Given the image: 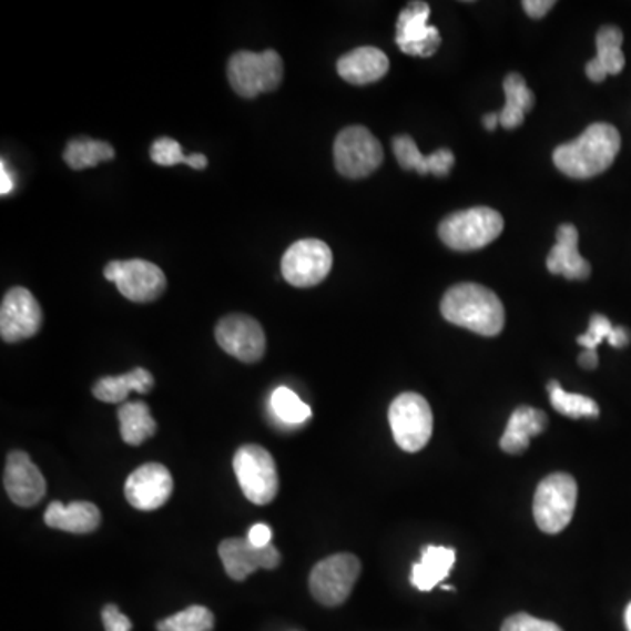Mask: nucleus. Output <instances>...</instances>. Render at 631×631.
Segmentation results:
<instances>
[{
	"mask_svg": "<svg viewBox=\"0 0 631 631\" xmlns=\"http://www.w3.org/2000/svg\"><path fill=\"white\" fill-rule=\"evenodd\" d=\"M153 385H155L153 376L147 373L146 368L139 367L123 374V376L102 377V379L96 380L95 386H93V395L101 401H108V404H120V401L125 404L129 394L132 391L150 394Z\"/></svg>",
	"mask_w": 631,
	"mask_h": 631,
	"instance_id": "393cba45",
	"label": "nucleus"
},
{
	"mask_svg": "<svg viewBox=\"0 0 631 631\" xmlns=\"http://www.w3.org/2000/svg\"><path fill=\"white\" fill-rule=\"evenodd\" d=\"M431 9L427 2H410L397 21V47L410 57L428 59L437 53L442 38L437 27L428 26Z\"/></svg>",
	"mask_w": 631,
	"mask_h": 631,
	"instance_id": "ddd939ff",
	"label": "nucleus"
},
{
	"mask_svg": "<svg viewBox=\"0 0 631 631\" xmlns=\"http://www.w3.org/2000/svg\"><path fill=\"white\" fill-rule=\"evenodd\" d=\"M114 159V147L104 141L93 139H74L63 151V160L74 171L95 167L105 160Z\"/></svg>",
	"mask_w": 631,
	"mask_h": 631,
	"instance_id": "cd10ccee",
	"label": "nucleus"
},
{
	"mask_svg": "<svg viewBox=\"0 0 631 631\" xmlns=\"http://www.w3.org/2000/svg\"><path fill=\"white\" fill-rule=\"evenodd\" d=\"M482 125H485L486 129L491 130V132H493V130L497 129L498 125H500V113L486 114V116L482 118Z\"/></svg>",
	"mask_w": 631,
	"mask_h": 631,
	"instance_id": "a19ab883",
	"label": "nucleus"
},
{
	"mask_svg": "<svg viewBox=\"0 0 631 631\" xmlns=\"http://www.w3.org/2000/svg\"><path fill=\"white\" fill-rule=\"evenodd\" d=\"M548 391L552 409L567 418H598L600 416V407L593 398L567 394L558 380H549Z\"/></svg>",
	"mask_w": 631,
	"mask_h": 631,
	"instance_id": "c85d7f7f",
	"label": "nucleus"
},
{
	"mask_svg": "<svg viewBox=\"0 0 631 631\" xmlns=\"http://www.w3.org/2000/svg\"><path fill=\"white\" fill-rule=\"evenodd\" d=\"M101 510L90 502H74L71 506L53 502L44 515L48 527L69 533H92L101 525Z\"/></svg>",
	"mask_w": 631,
	"mask_h": 631,
	"instance_id": "b1692460",
	"label": "nucleus"
},
{
	"mask_svg": "<svg viewBox=\"0 0 631 631\" xmlns=\"http://www.w3.org/2000/svg\"><path fill=\"white\" fill-rule=\"evenodd\" d=\"M554 4H557L554 0H525L523 9L528 17L540 20L554 8Z\"/></svg>",
	"mask_w": 631,
	"mask_h": 631,
	"instance_id": "c9c22d12",
	"label": "nucleus"
},
{
	"mask_svg": "<svg viewBox=\"0 0 631 631\" xmlns=\"http://www.w3.org/2000/svg\"><path fill=\"white\" fill-rule=\"evenodd\" d=\"M334 160L339 174L360 180L380 167L385 151L370 130L358 125L347 126L335 139Z\"/></svg>",
	"mask_w": 631,
	"mask_h": 631,
	"instance_id": "1a4fd4ad",
	"label": "nucleus"
},
{
	"mask_svg": "<svg viewBox=\"0 0 631 631\" xmlns=\"http://www.w3.org/2000/svg\"><path fill=\"white\" fill-rule=\"evenodd\" d=\"M548 416L536 407L521 406L510 415L506 431L500 439V448L507 455H523L530 448V440L548 428Z\"/></svg>",
	"mask_w": 631,
	"mask_h": 631,
	"instance_id": "412c9836",
	"label": "nucleus"
},
{
	"mask_svg": "<svg viewBox=\"0 0 631 631\" xmlns=\"http://www.w3.org/2000/svg\"><path fill=\"white\" fill-rule=\"evenodd\" d=\"M624 623H627L628 631H631V603L627 607V612H624Z\"/></svg>",
	"mask_w": 631,
	"mask_h": 631,
	"instance_id": "79ce46f5",
	"label": "nucleus"
},
{
	"mask_svg": "<svg viewBox=\"0 0 631 631\" xmlns=\"http://www.w3.org/2000/svg\"><path fill=\"white\" fill-rule=\"evenodd\" d=\"M102 623H104L105 631H130L132 623L125 614L120 612L116 605L109 603L102 609Z\"/></svg>",
	"mask_w": 631,
	"mask_h": 631,
	"instance_id": "f704fd0d",
	"label": "nucleus"
},
{
	"mask_svg": "<svg viewBox=\"0 0 631 631\" xmlns=\"http://www.w3.org/2000/svg\"><path fill=\"white\" fill-rule=\"evenodd\" d=\"M42 311L34 295L27 288L9 289L0 306V335L6 343H20L38 334Z\"/></svg>",
	"mask_w": 631,
	"mask_h": 631,
	"instance_id": "4468645a",
	"label": "nucleus"
},
{
	"mask_svg": "<svg viewBox=\"0 0 631 631\" xmlns=\"http://www.w3.org/2000/svg\"><path fill=\"white\" fill-rule=\"evenodd\" d=\"M151 160L156 163V165H162V167H174L177 163H184L192 169H205L207 167V159L201 153H195V155L184 156L183 147L177 141L171 138H160L156 139L153 146L150 150Z\"/></svg>",
	"mask_w": 631,
	"mask_h": 631,
	"instance_id": "7c9ffc66",
	"label": "nucleus"
},
{
	"mask_svg": "<svg viewBox=\"0 0 631 631\" xmlns=\"http://www.w3.org/2000/svg\"><path fill=\"white\" fill-rule=\"evenodd\" d=\"M0 180H2V186H0V193L2 195H8L11 190H13V183H11V176H9L8 171H6V162L0 165Z\"/></svg>",
	"mask_w": 631,
	"mask_h": 631,
	"instance_id": "ea45409f",
	"label": "nucleus"
},
{
	"mask_svg": "<svg viewBox=\"0 0 631 631\" xmlns=\"http://www.w3.org/2000/svg\"><path fill=\"white\" fill-rule=\"evenodd\" d=\"M217 344L223 352L237 358L244 364H255L262 360L265 355V332L252 316L246 314H231L217 323L216 330Z\"/></svg>",
	"mask_w": 631,
	"mask_h": 631,
	"instance_id": "f8f14e48",
	"label": "nucleus"
},
{
	"mask_svg": "<svg viewBox=\"0 0 631 631\" xmlns=\"http://www.w3.org/2000/svg\"><path fill=\"white\" fill-rule=\"evenodd\" d=\"M503 232V217L491 207H472L444 217L439 237L455 252H474L493 243Z\"/></svg>",
	"mask_w": 631,
	"mask_h": 631,
	"instance_id": "7ed1b4c3",
	"label": "nucleus"
},
{
	"mask_svg": "<svg viewBox=\"0 0 631 631\" xmlns=\"http://www.w3.org/2000/svg\"><path fill=\"white\" fill-rule=\"evenodd\" d=\"M579 232L572 223L558 226L557 244L548 255V271L570 281H584L591 276V265L579 255Z\"/></svg>",
	"mask_w": 631,
	"mask_h": 631,
	"instance_id": "a211bd4d",
	"label": "nucleus"
},
{
	"mask_svg": "<svg viewBox=\"0 0 631 631\" xmlns=\"http://www.w3.org/2000/svg\"><path fill=\"white\" fill-rule=\"evenodd\" d=\"M579 365L586 370H594L598 367V355L597 352H590V349H584L581 356H579Z\"/></svg>",
	"mask_w": 631,
	"mask_h": 631,
	"instance_id": "58836bf2",
	"label": "nucleus"
},
{
	"mask_svg": "<svg viewBox=\"0 0 631 631\" xmlns=\"http://www.w3.org/2000/svg\"><path fill=\"white\" fill-rule=\"evenodd\" d=\"M503 92H506V108L500 113V125L507 130L518 129L519 125H523L525 116L536 105V95L528 89L523 75L518 72L507 75L503 81Z\"/></svg>",
	"mask_w": 631,
	"mask_h": 631,
	"instance_id": "a878e982",
	"label": "nucleus"
},
{
	"mask_svg": "<svg viewBox=\"0 0 631 631\" xmlns=\"http://www.w3.org/2000/svg\"><path fill=\"white\" fill-rule=\"evenodd\" d=\"M502 631H563L557 623L533 618L527 612L510 615L503 621Z\"/></svg>",
	"mask_w": 631,
	"mask_h": 631,
	"instance_id": "72a5a7b5",
	"label": "nucleus"
},
{
	"mask_svg": "<svg viewBox=\"0 0 631 631\" xmlns=\"http://www.w3.org/2000/svg\"><path fill=\"white\" fill-rule=\"evenodd\" d=\"M214 615L207 607L192 605L156 624L159 631H213Z\"/></svg>",
	"mask_w": 631,
	"mask_h": 631,
	"instance_id": "2f4dec72",
	"label": "nucleus"
},
{
	"mask_svg": "<svg viewBox=\"0 0 631 631\" xmlns=\"http://www.w3.org/2000/svg\"><path fill=\"white\" fill-rule=\"evenodd\" d=\"M220 558L228 578L246 581L256 570H274L281 563V554L274 543L267 548H255L247 539H226L220 543Z\"/></svg>",
	"mask_w": 631,
	"mask_h": 631,
	"instance_id": "dca6fc26",
	"label": "nucleus"
},
{
	"mask_svg": "<svg viewBox=\"0 0 631 631\" xmlns=\"http://www.w3.org/2000/svg\"><path fill=\"white\" fill-rule=\"evenodd\" d=\"M578 506V482L570 474L557 472L537 486L533 518L543 533L557 536L572 521Z\"/></svg>",
	"mask_w": 631,
	"mask_h": 631,
	"instance_id": "20e7f679",
	"label": "nucleus"
},
{
	"mask_svg": "<svg viewBox=\"0 0 631 631\" xmlns=\"http://www.w3.org/2000/svg\"><path fill=\"white\" fill-rule=\"evenodd\" d=\"M389 71V60L379 48H356L343 54L337 62L340 78L352 84H370L385 78Z\"/></svg>",
	"mask_w": 631,
	"mask_h": 631,
	"instance_id": "aec40b11",
	"label": "nucleus"
},
{
	"mask_svg": "<svg viewBox=\"0 0 631 631\" xmlns=\"http://www.w3.org/2000/svg\"><path fill=\"white\" fill-rule=\"evenodd\" d=\"M4 488L20 507H34L47 495V479L23 451L9 452L6 460Z\"/></svg>",
	"mask_w": 631,
	"mask_h": 631,
	"instance_id": "f3484780",
	"label": "nucleus"
},
{
	"mask_svg": "<svg viewBox=\"0 0 631 631\" xmlns=\"http://www.w3.org/2000/svg\"><path fill=\"white\" fill-rule=\"evenodd\" d=\"M118 421H120L122 439L129 446H141L156 431V421L151 416L150 407L141 400L122 404L118 409Z\"/></svg>",
	"mask_w": 631,
	"mask_h": 631,
	"instance_id": "bb28decb",
	"label": "nucleus"
},
{
	"mask_svg": "<svg viewBox=\"0 0 631 631\" xmlns=\"http://www.w3.org/2000/svg\"><path fill=\"white\" fill-rule=\"evenodd\" d=\"M285 68L274 50L264 53L238 51L228 62V81L237 95L253 99L259 93L279 89Z\"/></svg>",
	"mask_w": 631,
	"mask_h": 631,
	"instance_id": "39448f33",
	"label": "nucleus"
},
{
	"mask_svg": "<svg viewBox=\"0 0 631 631\" xmlns=\"http://www.w3.org/2000/svg\"><path fill=\"white\" fill-rule=\"evenodd\" d=\"M456 551L444 546H427L421 549V560L413 564L410 582L419 591H431L449 578L455 564Z\"/></svg>",
	"mask_w": 631,
	"mask_h": 631,
	"instance_id": "5701e85b",
	"label": "nucleus"
},
{
	"mask_svg": "<svg viewBox=\"0 0 631 631\" xmlns=\"http://www.w3.org/2000/svg\"><path fill=\"white\" fill-rule=\"evenodd\" d=\"M104 277L116 285L123 297L138 304L156 301L167 288L162 268L146 259H114L104 268Z\"/></svg>",
	"mask_w": 631,
	"mask_h": 631,
	"instance_id": "9d476101",
	"label": "nucleus"
},
{
	"mask_svg": "<svg viewBox=\"0 0 631 631\" xmlns=\"http://www.w3.org/2000/svg\"><path fill=\"white\" fill-rule=\"evenodd\" d=\"M440 313L452 325L485 337H495L506 325V309L497 293L474 283L449 288L440 302Z\"/></svg>",
	"mask_w": 631,
	"mask_h": 631,
	"instance_id": "f03ea898",
	"label": "nucleus"
},
{
	"mask_svg": "<svg viewBox=\"0 0 631 631\" xmlns=\"http://www.w3.org/2000/svg\"><path fill=\"white\" fill-rule=\"evenodd\" d=\"M247 540L255 546V548H267L271 546L272 530L267 525H255L247 533Z\"/></svg>",
	"mask_w": 631,
	"mask_h": 631,
	"instance_id": "e433bc0d",
	"label": "nucleus"
},
{
	"mask_svg": "<svg viewBox=\"0 0 631 631\" xmlns=\"http://www.w3.org/2000/svg\"><path fill=\"white\" fill-rule=\"evenodd\" d=\"M615 326L603 316V314H593L591 318L590 326H588V332L586 334L579 335L578 344L584 347V349H590V352H597V347L600 346L602 340L611 339L612 332H614Z\"/></svg>",
	"mask_w": 631,
	"mask_h": 631,
	"instance_id": "473e14b6",
	"label": "nucleus"
},
{
	"mask_svg": "<svg viewBox=\"0 0 631 631\" xmlns=\"http://www.w3.org/2000/svg\"><path fill=\"white\" fill-rule=\"evenodd\" d=\"M394 153L397 156L398 165L404 171H416L419 176L434 174L437 177L449 176L452 165H455V155L449 147H440L434 151L431 155H421L415 139L409 135L400 134L394 139Z\"/></svg>",
	"mask_w": 631,
	"mask_h": 631,
	"instance_id": "6ab92c4d",
	"label": "nucleus"
},
{
	"mask_svg": "<svg viewBox=\"0 0 631 631\" xmlns=\"http://www.w3.org/2000/svg\"><path fill=\"white\" fill-rule=\"evenodd\" d=\"M234 470L244 497L256 506H267L279 489L276 461L271 452L256 444H246L234 456Z\"/></svg>",
	"mask_w": 631,
	"mask_h": 631,
	"instance_id": "0eeeda50",
	"label": "nucleus"
},
{
	"mask_svg": "<svg viewBox=\"0 0 631 631\" xmlns=\"http://www.w3.org/2000/svg\"><path fill=\"white\" fill-rule=\"evenodd\" d=\"M389 427L398 448L406 452L421 451L434 434V415L427 398L419 394L398 395L389 406Z\"/></svg>",
	"mask_w": 631,
	"mask_h": 631,
	"instance_id": "423d86ee",
	"label": "nucleus"
},
{
	"mask_svg": "<svg viewBox=\"0 0 631 631\" xmlns=\"http://www.w3.org/2000/svg\"><path fill=\"white\" fill-rule=\"evenodd\" d=\"M360 573L362 563L355 554H332L314 564L309 578L311 594L322 605H343L352 594Z\"/></svg>",
	"mask_w": 631,
	"mask_h": 631,
	"instance_id": "6e6552de",
	"label": "nucleus"
},
{
	"mask_svg": "<svg viewBox=\"0 0 631 631\" xmlns=\"http://www.w3.org/2000/svg\"><path fill=\"white\" fill-rule=\"evenodd\" d=\"M623 32L619 27L605 26L598 30L597 57L586 65V74L593 83H603L607 75L619 74L623 71L624 60Z\"/></svg>",
	"mask_w": 631,
	"mask_h": 631,
	"instance_id": "4be33fe9",
	"label": "nucleus"
},
{
	"mask_svg": "<svg viewBox=\"0 0 631 631\" xmlns=\"http://www.w3.org/2000/svg\"><path fill=\"white\" fill-rule=\"evenodd\" d=\"M174 481L167 467L146 464L130 474L125 482V497L138 510H156L167 503Z\"/></svg>",
	"mask_w": 631,
	"mask_h": 631,
	"instance_id": "2eb2a0df",
	"label": "nucleus"
},
{
	"mask_svg": "<svg viewBox=\"0 0 631 631\" xmlns=\"http://www.w3.org/2000/svg\"><path fill=\"white\" fill-rule=\"evenodd\" d=\"M334 255L330 246L318 238H304L286 250L281 271L295 288L316 286L330 274Z\"/></svg>",
	"mask_w": 631,
	"mask_h": 631,
	"instance_id": "9b49d317",
	"label": "nucleus"
},
{
	"mask_svg": "<svg viewBox=\"0 0 631 631\" xmlns=\"http://www.w3.org/2000/svg\"><path fill=\"white\" fill-rule=\"evenodd\" d=\"M621 150V135L611 123H593L572 143L552 153L558 171L573 180H590L611 167Z\"/></svg>",
	"mask_w": 631,
	"mask_h": 631,
	"instance_id": "f257e3e1",
	"label": "nucleus"
},
{
	"mask_svg": "<svg viewBox=\"0 0 631 631\" xmlns=\"http://www.w3.org/2000/svg\"><path fill=\"white\" fill-rule=\"evenodd\" d=\"M611 346L624 347L630 343V332L623 326H615L614 332H612L611 339H609Z\"/></svg>",
	"mask_w": 631,
	"mask_h": 631,
	"instance_id": "4c0bfd02",
	"label": "nucleus"
},
{
	"mask_svg": "<svg viewBox=\"0 0 631 631\" xmlns=\"http://www.w3.org/2000/svg\"><path fill=\"white\" fill-rule=\"evenodd\" d=\"M271 407L276 418L286 423V425H301V423L311 418V407L286 386H279V388L274 389V394L271 397Z\"/></svg>",
	"mask_w": 631,
	"mask_h": 631,
	"instance_id": "c756f323",
	"label": "nucleus"
}]
</instances>
